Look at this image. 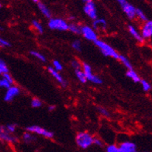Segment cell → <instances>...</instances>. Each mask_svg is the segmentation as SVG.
<instances>
[{"label":"cell","mask_w":152,"mask_h":152,"mask_svg":"<svg viewBox=\"0 0 152 152\" xmlns=\"http://www.w3.org/2000/svg\"><path fill=\"white\" fill-rule=\"evenodd\" d=\"M72 66L74 68L75 70L77 69H82V65H81L80 62L78 61L77 60H73L72 61Z\"/></svg>","instance_id":"obj_36"},{"label":"cell","mask_w":152,"mask_h":152,"mask_svg":"<svg viewBox=\"0 0 152 152\" xmlns=\"http://www.w3.org/2000/svg\"><path fill=\"white\" fill-rule=\"evenodd\" d=\"M128 30H129V32H130V34H131V36H132L133 37H134V39H135V40L137 41V42L144 43V40L143 39V37H141V35H140V33L138 32L137 30V29L135 28L134 26H132V25H129Z\"/></svg>","instance_id":"obj_15"},{"label":"cell","mask_w":152,"mask_h":152,"mask_svg":"<svg viewBox=\"0 0 152 152\" xmlns=\"http://www.w3.org/2000/svg\"><path fill=\"white\" fill-rule=\"evenodd\" d=\"M32 25L34 26V28L37 30V32L39 33V34H43L44 33V27L40 24V23H39L37 20H33L32 21Z\"/></svg>","instance_id":"obj_22"},{"label":"cell","mask_w":152,"mask_h":152,"mask_svg":"<svg viewBox=\"0 0 152 152\" xmlns=\"http://www.w3.org/2000/svg\"><path fill=\"white\" fill-rule=\"evenodd\" d=\"M107 26L106 21L104 19H96L92 23L93 30H105Z\"/></svg>","instance_id":"obj_14"},{"label":"cell","mask_w":152,"mask_h":152,"mask_svg":"<svg viewBox=\"0 0 152 152\" xmlns=\"http://www.w3.org/2000/svg\"><path fill=\"white\" fill-rule=\"evenodd\" d=\"M136 16H137L138 18L140 19V20L144 21V22L148 21V17L140 9H136Z\"/></svg>","instance_id":"obj_24"},{"label":"cell","mask_w":152,"mask_h":152,"mask_svg":"<svg viewBox=\"0 0 152 152\" xmlns=\"http://www.w3.org/2000/svg\"><path fill=\"white\" fill-rule=\"evenodd\" d=\"M6 129L7 130V131H8L9 133H10V134H13V133H15V131H16V125L15 124H8V125H6Z\"/></svg>","instance_id":"obj_32"},{"label":"cell","mask_w":152,"mask_h":152,"mask_svg":"<svg viewBox=\"0 0 152 152\" xmlns=\"http://www.w3.org/2000/svg\"><path fill=\"white\" fill-rule=\"evenodd\" d=\"M48 72H49V73L54 77V79L57 80V82H59L63 87H65V86H67L66 81L64 80V78L61 76V75L59 73V72H57L56 70H54L52 67H48Z\"/></svg>","instance_id":"obj_13"},{"label":"cell","mask_w":152,"mask_h":152,"mask_svg":"<svg viewBox=\"0 0 152 152\" xmlns=\"http://www.w3.org/2000/svg\"><path fill=\"white\" fill-rule=\"evenodd\" d=\"M81 34L83 35L86 40L95 42L98 40V35L92 27L88 26H81Z\"/></svg>","instance_id":"obj_7"},{"label":"cell","mask_w":152,"mask_h":152,"mask_svg":"<svg viewBox=\"0 0 152 152\" xmlns=\"http://www.w3.org/2000/svg\"><path fill=\"white\" fill-rule=\"evenodd\" d=\"M0 8H1V3H0Z\"/></svg>","instance_id":"obj_41"},{"label":"cell","mask_w":152,"mask_h":152,"mask_svg":"<svg viewBox=\"0 0 152 152\" xmlns=\"http://www.w3.org/2000/svg\"><path fill=\"white\" fill-rule=\"evenodd\" d=\"M20 93V90L17 86H11L10 88L6 89V92L4 96V100L6 102H12L16 96H19Z\"/></svg>","instance_id":"obj_10"},{"label":"cell","mask_w":152,"mask_h":152,"mask_svg":"<svg viewBox=\"0 0 152 152\" xmlns=\"http://www.w3.org/2000/svg\"><path fill=\"white\" fill-rule=\"evenodd\" d=\"M93 144L98 147L103 146V142H102V140H101V139H99V138H97V137H94V140H93Z\"/></svg>","instance_id":"obj_37"},{"label":"cell","mask_w":152,"mask_h":152,"mask_svg":"<svg viewBox=\"0 0 152 152\" xmlns=\"http://www.w3.org/2000/svg\"><path fill=\"white\" fill-rule=\"evenodd\" d=\"M98 110L99 113L101 115H102V116H106V117H109L110 116V113H109V111L106 109L103 108V107H99Z\"/></svg>","instance_id":"obj_35"},{"label":"cell","mask_w":152,"mask_h":152,"mask_svg":"<svg viewBox=\"0 0 152 152\" xmlns=\"http://www.w3.org/2000/svg\"><path fill=\"white\" fill-rule=\"evenodd\" d=\"M68 30L75 34H81V26L75 23L68 24Z\"/></svg>","instance_id":"obj_21"},{"label":"cell","mask_w":152,"mask_h":152,"mask_svg":"<svg viewBox=\"0 0 152 152\" xmlns=\"http://www.w3.org/2000/svg\"><path fill=\"white\" fill-rule=\"evenodd\" d=\"M0 47L1 48H9V47H11V44L7 40L0 37Z\"/></svg>","instance_id":"obj_33"},{"label":"cell","mask_w":152,"mask_h":152,"mask_svg":"<svg viewBox=\"0 0 152 152\" xmlns=\"http://www.w3.org/2000/svg\"><path fill=\"white\" fill-rule=\"evenodd\" d=\"M83 10H84L85 13L90 19L93 20L97 19V10H96V5L92 1L86 2Z\"/></svg>","instance_id":"obj_9"},{"label":"cell","mask_w":152,"mask_h":152,"mask_svg":"<svg viewBox=\"0 0 152 152\" xmlns=\"http://www.w3.org/2000/svg\"><path fill=\"white\" fill-rule=\"evenodd\" d=\"M75 75L77 77L79 82H82V83H86L87 82V79L86 78V75H85L84 72L82 69H77V70H75Z\"/></svg>","instance_id":"obj_19"},{"label":"cell","mask_w":152,"mask_h":152,"mask_svg":"<svg viewBox=\"0 0 152 152\" xmlns=\"http://www.w3.org/2000/svg\"><path fill=\"white\" fill-rule=\"evenodd\" d=\"M7 72H9V69L6 62L0 58V75H3L4 73H7Z\"/></svg>","instance_id":"obj_25"},{"label":"cell","mask_w":152,"mask_h":152,"mask_svg":"<svg viewBox=\"0 0 152 152\" xmlns=\"http://www.w3.org/2000/svg\"><path fill=\"white\" fill-rule=\"evenodd\" d=\"M126 75L127 78H129L130 79H131L133 82H136V83L140 82V80H141L140 78V76H139V75H138L137 73L134 70V69L127 70V72H126Z\"/></svg>","instance_id":"obj_17"},{"label":"cell","mask_w":152,"mask_h":152,"mask_svg":"<svg viewBox=\"0 0 152 152\" xmlns=\"http://www.w3.org/2000/svg\"><path fill=\"white\" fill-rule=\"evenodd\" d=\"M72 46L73 48V49L77 50V51H81V50H82V44H81L80 40H77L73 41Z\"/></svg>","instance_id":"obj_29"},{"label":"cell","mask_w":152,"mask_h":152,"mask_svg":"<svg viewBox=\"0 0 152 152\" xmlns=\"http://www.w3.org/2000/svg\"><path fill=\"white\" fill-rule=\"evenodd\" d=\"M140 84H141V86H142L143 90L145 91V92H149L151 89V85L149 83L147 80L145 79H142L140 80Z\"/></svg>","instance_id":"obj_26"},{"label":"cell","mask_w":152,"mask_h":152,"mask_svg":"<svg viewBox=\"0 0 152 152\" xmlns=\"http://www.w3.org/2000/svg\"><path fill=\"white\" fill-rule=\"evenodd\" d=\"M94 43L96 46L98 47L99 49L102 51L103 55H105L106 57H110V58H113L114 59H117L118 60L120 54L116 52V50H114L112 47L110 46L108 44H106L104 41L99 40V39L96 41H95Z\"/></svg>","instance_id":"obj_2"},{"label":"cell","mask_w":152,"mask_h":152,"mask_svg":"<svg viewBox=\"0 0 152 152\" xmlns=\"http://www.w3.org/2000/svg\"><path fill=\"white\" fill-rule=\"evenodd\" d=\"M42 106V101L38 98H34L31 100V106L33 108H39Z\"/></svg>","instance_id":"obj_27"},{"label":"cell","mask_w":152,"mask_h":152,"mask_svg":"<svg viewBox=\"0 0 152 152\" xmlns=\"http://www.w3.org/2000/svg\"><path fill=\"white\" fill-rule=\"evenodd\" d=\"M117 2L120 5L123 11L127 16L129 19L134 20L136 17V9L133 5L130 4L126 0H116Z\"/></svg>","instance_id":"obj_6"},{"label":"cell","mask_w":152,"mask_h":152,"mask_svg":"<svg viewBox=\"0 0 152 152\" xmlns=\"http://www.w3.org/2000/svg\"><path fill=\"white\" fill-rule=\"evenodd\" d=\"M2 76L3 77V78H5V79H6V80L8 81L9 82H10V84L12 85L13 84V82H14V80H13V78H12V75L9 73V72H7V73H4L3 75H2Z\"/></svg>","instance_id":"obj_34"},{"label":"cell","mask_w":152,"mask_h":152,"mask_svg":"<svg viewBox=\"0 0 152 152\" xmlns=\"http://www.w3.org/2000/svg\"><path fill=\"white\" fill-rule=\"evenodd\" d=\"M27 132L32 133V134H37L38 135L44 137L48 138V139H51L54 137V134L52 131L47 130L45 128H43L41 126H37V125H33V126H29L26 128Z\"/></svg>","instance_id":"obj_4"},{"label":"cell","mask_w":152,"mask_h":152,"mask_svg":"<svg viewBox=\"0 0 152 152\" xmlns=\"http://www.w3.org/2000/svg\"><path fill=\"white\" fill-rule=\"evenodd\" d=\"M106 152H120L119 147L115 144H110L106 147Z\"/></svg>","instance_id":"obj_31"},{"label":"cell","mask_w":152,"mask_h":152,"mask_svg":"<svg viewBox=\"0 0 152 152\" xmlns=\"http://www.w3.org/2000/svg\"><path fill=\"white\" fill-rule=\"evenodd\" d=\"M37 6L38 9H39L40 12H41V13H42L45 17L49 19L51 18V12H50V10L48 9V7L46 5L44 4V3H43V2H37Z\"/></svg>","instance_id":"obj_16"},{"label":"cell","mask_w":152,"mask_h":152,"mask_svg":"<svg viewBox=\"0 0 152 152\" xmlns=\"http://www.w3.org/2000/svg\"><path fill=\"white\" fill-rule=\"evenodd\" d=\"M48 27L51 30L66 31L68 30V23L63 19L50 18L48 22Z\"/></svg>","instance_id":"obj_3"},{"label":"cell","mask_w":152,"mask_h":152,"mask_svg":"<svg viewBox=\"0 0 152 152\" xmlns=\"http://www.w3.org/2000/svg\"><path fill=\"white\" fill-rule=\"evenodd\" d=\"M30 53L32 56H34V58H36L37 59H38V60L41 61L43 62L46 61V58H45L44 55H43L41 53L36 51V50H32V51H30Z\"/></svg>","instance_id":"obj_23"},{"label":"cell","mask_w":152,"mask_h":152,"mask_svg":"<svg viewBox=\"0 0 152 152\" xmlns=\"http://www.w3.org/2000/svg\"><path fill=\"white\" fill-rule=\"evenodd\" d=\"M82 71L84 72L85 75H86V78L87 79V81H89V82L94 83L96 85H101L102 83V80L99 77V76L96 75H93L92 72V68L89 64H88L87 63H84L83 65H82Z\"/></svg>","instance_id":"obj_5"},{"label":"cell","mask_w":152,"mask_h":152,"mask_svg":"<svg viewBox=\"0 0 152 152\" xmlns=\"http://www.w3.org/2000/svg\"><path fill=\"white\" fill-rule=\"evenodd\" d=\"M11 86H12V85L10 84V82L6 80V79H5L3 77H2V78H0V88L7 89V88H10Z\"/></svg>","instance_id":"obj_28"},{"label":"cell","mask_w":152,"mask_h":152,"mask_svg":"<svg viewBox=\"0 0 152 152\" xmlns=\"http://www.w3.org/2000/svg\"><path fill=\"white\" fill-rule=\"evenodd\" d=\"M120 152H134L137 151V145L131 141H124L119 146Z\"/></svg>","instance_id":"obj_12"},{"label":"cell","mask_w":152,"mask_h":152,"mask_svg":"<svg viewBox=\"0 0 152 152\" xmlns=\"http://www.w3.org/2000/svg\"><path fill=\"white\" fill-rule=\"evenodd\" d=\"M134 152H138V151H134Z\"/></svg>","instance_id":"obj_40"},{"label":"cell","mask_w":152,"mask_h":152,"mask_svg":"<svg viewBox=\"0 0 152 152\" xmlns=\"http://www.w3.org/2000/svg\"><path fill=\"white\" fill-rule=\"evenodd\" d=\"M55 109H56V106H54V105L49 106V107H48V110H49V111H50V112H51V111H54Z\"/></svg>","instance_id":"obj_38"},{"label":"cell","mask_w":152,"mask_h":152,"mask_svg":"<svg viewBox=\"0 0 152 152\" xmlns=\"http://www.w3.org/2000/svg\"><path fill=\"white\" fill-rule=\"evenodd\" d=\"M35 139H36V137L31 133L27 132V131L24 133L23 135V140L26 144H30V143L34 142Z\"/></svg>","instance_id":"obj_18"},{"label":"cell","mask_w":152,"mask_h":152,"mask_svg":"<svg viewBox=\"0 0 152 152\" xmlns=\"http://www.w3.org/2000/svg\"><path fill=\"white\" fill-rule=\"evenodd\" d=\"M0 140L7 143H16L17 138L7 131L5 126H0Z\"/></svg>","instance_id":"obj_8"},{"label":"cell","mask_w":152,"mask_h":152,"mask_svg":"<svg viewBox=\"0 0 152 152\" xmlns=\"http://www.w3.org/2000/svg\"><path fill=\"white\" fill-rule=\"evenodd\" d=\"M53 65H54V69L56 70L57 72H61V71L63 70V66H62L61 63L60 61H58L57 60H54L53 61Z\"/></svg>","instance_id":"obj_30"},{"label":"cell","mask_w":152,"mask_h":152,"mask_svg":"<svg viewBox=\"0 0 152 152\" xmlns=\"http://www.w3.org/2000/svg\"><path fill=\"white\" fill-rule=\"evenodd\" d=\"M83 1L86 2H91V1H92V0H83Z\"/></svg>","instance_id":"obj_39"},{"label":"cell","mask_w":152,"mask_h":152,"mask_svg":"<svg viewBox=\"0 0 152 152\" xmlns=\"http://www.w3.org/2000/svg\"><path fill=\"white\" fill-rule=\"evenodd\" d=\"M94 137L87 132H80L76 135L75 142L82 149H87L93 144Z\"/></svg>","instance_id":"obj_1"},{"label":"cell","mask_w":152,"mask_h":152,"mask_svg":"<svg viewBox=\"0 0 152 152\" xmlns=\"http://www.w3.org/2000/svg\"><path fill=\"white\" fill-rule=\"evenodd\" d=\"M118 60H120V61H121V63L124 64V66L127 68V70L133 69L132 64H131V63H130V61H129L128 59H127V58H126L125 56H123V55H120V57H119Z\"/></svg>","instance_id":"obj_20"},{"label":"cell","mask_w":152,"mask_h":152,"mask_svg":"<svg viewBox=\"0 0 152 152\" xmlns=\"http://www.w3.org/2000/svg\"><path fill=\"white\" fill-rule=\"evenodd\" d=\"M141 37L144 40H148L150 39L152 37V21L148 20L144 24L141 29Z\"/></svg>","instance_id":"obj_11"}]
</instances>
